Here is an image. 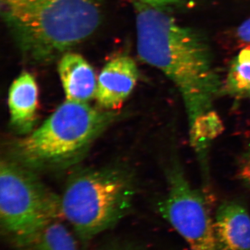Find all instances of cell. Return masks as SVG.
Masks as SVG:
<instances>
[{"instance_id":"1","label":"cell","mask_w":250,"mask_h":250,"mask_svg":"<svg viewBox=\"0 0 250 250\" xmlns=\"http://www.w3.org/2000/svg\"><path fill=\"white\" fill-rule=\"evenodd\" d=\"M136 24L140 58L177 86L188 118L190 143L200 159H206L223 129L213 104L221 83L209 45L198 31L179 24L159 8L141 3Z\"/></svg>"},{"instance_id":"2","label":"cell","mask_w":250,"mask_h":250,"mask_svg":"<svg viewBox=\"0 0 250 250\" xmlns=\"http://www.w3.org/2000/svg\"><path fill=\"white\" fill-rule=\"evenodd\" d=\"M0 9L23 57L45 64L98 30L104 0H0Z\"/></svg>"},{"instance_id":"3","label":"cell","mask_w":250,"mask_h":250,"mask_svg":"<svg viewBox=\"0 0 250 250\" xmlns=\"http://www.w3.org/2000/svg\"><path fill=\"white\" fill-rule=\"evenodd\" d=\"M117 116L116 111L66 100L39 128L15 143L14 160L30 170L73 165Z\"/></svg>"},{"instance_id":"4","label":"cell","mask_w":250,"mask_h":250,"mask_svg":"<svg viewBox=\"0 0 250 250\" xmlns=\"http://www.w3.org/2000/svg\"><path fill=\"white\" fill-rule=\"evenodd\" d=\"M134 194L132 179L122 169L82 170L72 176L61 197L62 217L85 244L127 214Z\"/></svg>"},{"instance_id":"5","label":"cell","mask_w":250,"mask_h":250,"mask_svg":"<svg viewBox=\"0 0 250 250\" xmlns=\"http://www.w3.org/2000/svg\"><path fill=\"white\" fill-rule=\"evenodd\" d=\"M61 197L16 161L0 166V223L2 234L22 249L52 222L62 218Z\"/></svg>"},{"instance_id":"6","label":"cell","mask_w":250,"mask_h":250,"mask_svg":"<svg viewBox=\"0 0 250 250\" xmlns=\"http://www.w3.org/2000/svg\"><path fill=\"white\" fill-rule=\"evenodd\" d=\"M168 190L159 205L166 221L187 242L190 250H220L214 218L200 190L189 183L178 161L172 159L167 170Z\"/></svg>"},{"instance_id":"7","label":"cell","mask_w":250,"mask_h":250,"mask_svg":"<svg viewBox=\"0 0 250 250\" xmlns=\"http://www.w3.org/2000/svg\"><path fill=\"white\" fill-rule=\"evenodd\" d=\"M139 80V70L134 60L120 56L109 61L98 77L95 100L99 107L116 111L132 93Z\"/></svg>"},{"instance_id":"8","label":"cell","mask_w":250,"mask_h":250,"mask_svg":"<svg viewBox=\"0 0 250 250\" xmlns=\"http://www.w3.org/2000/svg\"><path fill=\"white\" fill-rule=\"evenodd\" d=\"M39 95L37 82L29 72H22L11 83L8 97L10 124L18 134L27 135L34 130Z\"/></svg>"},{"instance_id":"9","label":"cell","mask_w":250,"mask_h":250,"mask_svg":"<svg viewBox=\"0 0 250 250\" xmlns=\"http://www.w3.org/2000/svg\"><path fill=\"white\" fill-rule=\"evenodd\" d=\"M214 224L219 250H250V215L240 202L221 204Z\"/></svg>"},{"instance_id":"10","label":"cell","mask_w":250,"mask_h":250,"mask_svg":"<svg viewBox=\"0 0 250 250\" xmlns=\"http://www.w3.org/2000/svg\"><path fill=\"white\" fill-rule=\"evenodd\" d=\"M58 72L66 100L88 103L95 98L98 80L95 70L80 54L66 52L62 55Z\"/></svg>"},{"instance_id":"11","label":"cell","mask_w":250,"mask_h":250,"mask_svg":"<svg viewBox=\"0 0 250 250\" xmlns=\"http://www.w3.org/2000/svg\"><path fill=\"white\" fill-rule=\"evenodd\" d=\"M20 250H78L75 235L61 220L45 227Z\"/></svg>"},{"instance_id":"12","label":"cell","mask_w":250,"mask_h":250,"mask_svg":"<svg viewBox=\"0 0 250 250\" xmlns=\"http://www.w3.org/2000/svg\"><path fill=\"white\" fill-rule=\"evenodd\" d=\"M224 90L235 98H250V46L241 49L230 63Z\"/></svg>"},{"instance_id":"13","label":"cell","mask_w":250,"mask_h":250,"mask_svg":"<svg viewBox=\"0 0 250 250\" xmlns=\"http://www.w3.org/2000/svg\"><path fill=\"white\" fill-rule=\"evenodd\" d=\"M96 250H147L143 245L133 239L113 238L103 243Z\"/></svg>"},{"instance_id":"14","label":"cell","mask_w":250,"mask_h":250,"mask_svg":"<svg viewBox=\"0 0 250 250\" xmlns=\"http://www.w3.org/2000/svg\"><path fill=\"white\" fill-rule=\"evenodd\" d=\"M238 177L250 191V142L240 158Z\"/></svg>"},{"instance_id":"15","label":"cell","mask_w":250,"mask_h":250,"mask_svg":"<svg viewBox=\"0 0 250 250\" xmlns=\"http://www.w3.org/2000/svg\"><path fill=\"white\" fill-rule=\"evenodd\" d=\"M141 4L152 6V7L163 9L167 6H172L182 2L184 0H139Z\"/></svg>"},{"instance_id":"16","label":"cell","mask_w":250,"mask_h":250,"mask_svg":"<svg viewBox=\"0 0 250 250\" xmlns=\"http://www.w3.org/2000/svg\"><path fill=\"white\" fill-rule=\"evenodd\" d=\"M237 35L242 41L250 43V18L242 23L237 29Z\"/></svg>"}]
</instances>
